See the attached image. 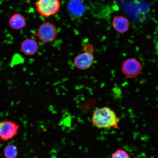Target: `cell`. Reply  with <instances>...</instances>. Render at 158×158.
<instances>
[{
	"label": "cell",
	"mask_w": 158,
	"mask_h": 158,
	"mask_svg": "<svg viewBox=\"0 0 158 158\" xmlns=\"http://www.w3.org/2000/svg\"><path fill=\"white\" fill-rule=\"evenodd\" d=\"M19 126L10 120H5L0 122V140L6 142L15 137L18 133Z\"/></svg>",
	"instance_id": "277c9868"
},
{
	"label": "cell",
	"mask_w": 158,
	"mask_h": 158,
	"mask_svg": "<svg viewBox=\"0 0 158 158\" xmlns=\"http://www.w3.org/2000/svg\"><path fill=\"white\" fill-rule=\"evenodd\" d=\"M84 52L92 53L94 52V48L92 45L90 44H87L84 47Z\"/></svg>",
	"instance_id": "4fadbf2b"
},
{
	"label": "cell",
	"mask_w": 158,
	"mask_h": 158,
	"mask_svg": "<svg viewBox=\"0 0 158 158\" xmlns=\"http://www.w3.org/2000/svg\"><path fill=\"white\" fill-rule=\"evenodd\" d=\"M34 35L42 42L50 43L56 39L58 35V31L54 24L46 22L40 25Z\"/></svg>",
	"instance_id": "3957f363"
},
{
	"label": "cell",
	"mask_w": 158,
	"mask_h": 158,
	"mask_svg": "<svg viewBox=\"0 0 158 158\" xmlns=\"http://www.w3.org/2000/svg\"><path fill=\"white\" fill-rule=\"evenodd\" d=\"M60 6L59 0H37L35 3L37 12L45 18L56 14L58 12Z\"/></svg>",
	"instance_id": "7a4b0ae2"
},
{
	"label": "cell",
	"mask_w": 158,
	"mask_h": 158,
	"mask_svg": "<svg viewBox=\"0 0 158 158\" xmlns=\"http://www.w3.org/2000/svg\"><path fill=\"white\" fill-rule=\"evenodd\" d=\"M111 158H130L127 151L122 149H118L112 154Z\"/></svg>",
	"instance_id": "7c38bea8"
},
{
	"label": "cell",
	"mask_w": 158,
	"mask_h": 158,
	"mask_svg": "<svg viewBox=\"0 0 158 158\" xmlns=\"http://www.w3.org/2000/svg\"><path fill=\"white\" fill-rule=\"evenodd\" d=\"M20 48L22 52L27 56H33L39 50L38 43L35 39L27 38L22 42Z\"/></svg>",
	"instance_id": "52a82bcc"
},
{
	"label": "cell",
	"mask_w": 158,
	"mask_h": 158,
	"mask_svg": "<svg viewBox=\"0 0 158 158\" xmlns=\"http://www.w3.org/2000/svg\"><path fill=\"white\" fill-rule=\"evenodd\" d=\"M68 6L69 10L73 14L80 15L84 13V5L80 0H72Z\"/></svg>",
	"instance_id": "30bf717a"
},
{
	"label": "cell",
	"mask_w": 158,
	"mask_h": 158,
	"mask_svg": "<svg viewBox=\"0 0 158 158\" xmlns=\"http://www.w3.org/2000/svg\"><path fill=\"white\" fill-rule=\"evenodd\" d=\"M94 60L92 53L84 52L75 57L74 63L77 68L81 70H85L92 66Z\"/></svg>",
	"instance_id": "8992f818"
},
{
	"label": "cell",
	"mask_w": 158,
	"mask_h": 158,
	"mask_svg": "<svg viewBox=\"0 0 158 158\" xmlns=\"http://www.w3.org/2000/svg\"><path fill=\"white\" fill-rule=\"evenodd\" d=\"M3 153L5 158H17L19 152L17 146L11 144L5 146Z\"/></svg>",
	"instance_id": "8fae6325"
},
{
	"label": "cell",
	"mask_w": 158,
	"mask_h": 158,
	"mask_svg": "<svg viewBox=\"0 0 158 158\" xmlns=\"http://www.w3.org/2000/svg\"><path fill=\"white\" fill-rule=\"evenodd\" d=\"M112 25L114 30L121 34L127 32L129 29V23L128 20L122 16H117L114 18Z\"/></svg>",
	"instance_id": "9c48e42d"
},
{
	"label": "cell",
	"mask_w": 158,
	"mask_h": 158,
	"mask_svg": "<svg viewBox=\"0 0 158 158\" xmlns=\"http://www.w3.org/2000/svg\"><path fill=\"white\" fill-rule=\"evenodd\" d=\"M9 25L11 29L15 30H20L26 27L27 20L24 16L21 14L16 13L10 17Z\"/></svg>",
	"instance_id": "ba28073f"
},
{
	"label": "cell",
	"mask_w": 158,
	"mask_h": 158,
	"mask_svg": "<svg viewBox=\"0 0 158 158\" xmlns=\"http://www.w3.org/2000/svg\"><path fill=\"white\" fill-rule=\"evenodd\" d=\"M119 118L115 111L109 106H103L96 110L92 114L91 123L98 129L120 128Z\"/></svg>",
	"instance_id": "6da1fadb"
},
{
	"label": "cell",
	"mask_w": 158,
	"mask_h": 158,
	"mask_svg": "<svg viewBox=\"0 0 158 158\" xmlns=\"http://www.w3.org/2000/svg\"><path fill=\"white\" fill-rule=\"evenodd\" d=\"M142 65L137 59L130 58L126 60L122 66V72L123 74L129 78H135L141 73Z\"/></svg>",
	"instance_id": "5b68a950"
}]
</instances>
